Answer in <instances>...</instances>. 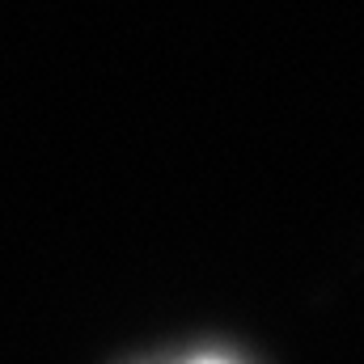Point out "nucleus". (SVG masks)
I'll list each match as a JSON object with an SVG mask.
<instances>
[{
  "mask_svg": "<svg viewBox=\"0 0 364 364\" xmlns=\"http://www.w3.org/2000/svg\"><path fill=\"white\" fill-rule=\"evenodd\" d=\"M199 364H225V360H199Z\"/></svg>",
  "mask_w": 364,
  "mask_h": 364,
  "instance_id": "1",
  "label": "nucleus"
}]
</instances>
